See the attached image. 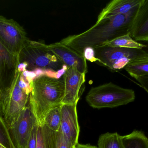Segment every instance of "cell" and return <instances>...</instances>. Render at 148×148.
I'll return each mask as SVG.
<instances>
[{
  "label": "cell",
  "mask_w": 148,
  "mask_h": 148,
  "mask_svg": "<svg viewBox=\"0 0 148 148\" xmlns=\"http://www.w3.org/2000/svg\"><path fill=\"white\" fill-rule=\"evenodd\" d=\"M0 148H16L3 118L0 119Z\"/></svg>",
  "instance_id": "obj_21"
},
{
  "label": "cell",
  "mask_w": 148,
  "mask_h": 148,
  "mask_svg": "<svg viewBox=\"0 0 148 148\" xmlns=\"http://www.w3.org/2000/svg\"><path fill=\"white\" fill-rule=\"evenodd\" d=\"M77 105L62 103L61 121L59 131L75 147L78 143L80 133Z\"/></svg>",
  "instance_id": "obj_10"
},
{
  "label": "cell",
  "mask_w": 148,
  "mask_h": 148,
  "mask_svg": "<svg viewBox=\"0 0 148 148\" xmlns=\"http://www.w3.org/2000/svg\"><path fill=\"white\" fill-rule=\"evenodd\" d=\"M125 148H148V139L142 131L135 130L122 136Z\"/></svg>",
  "instance_id": "obj_17"
},
{
  "label": "cell",
  "mask_w": 148,
  "mask_h": 148,
  "mask_svg": "<svg viewBox=\"0 0 148 148\" xmlns=\"http://www.w3.org/2000/svg\"><path fill=\"white\" fill-rule=\"evenodd\" d=\"M56 132L46 125H38L36 148H56Z\"/></svg>",
  "instance_id": "obj_15"
},
{
  "label": "cell",
  "mask_w": 148,
  "mask_h": 148,
  "mask_svg": "<svg viewBox=\"0 0 148 148\" xmlns=\"http://www.w3.org/2000/svg\"><path fill=\"white\" fill-rule=\"evenodd\" d=\"M75 148H97L96 146H92L89 144H81L77 143Z\"/></svg>",
  "instance_id": "obj_27"
},
{
  "label": "cell",
  "mask_w": 148,
  "mask_h": 148,
  "mask_svg": "<svg viewBox=\"0 0 148 148\" xmlns=\"http://www.w3.org/2000/svg\"><path fill=\"white\" fill-rule=\"evenodd\" d=\"M18 61L19 63L26 65L27 71L41 69L57 72L64 65L48 45L29 39L18 55Z\"/></svg>",
  "instance_id": "obj_3"
},
{
  "label": "cell",
  "mask_w": 148,
  "mask_h": 148,
  "mask_svg": "<svg viewBox=\"0 0 148 148\" xmlns=\"http://www.w3.org/2000/svg\"><path fill=\"white\" fill-rule=\"evenodd\" d=\"M124 69L134 79L148 75V54L133 60L124 68Z\"/></svg>",
  "instance_id": "obj_16"
},
{
  "label": "cell",
  "mask_w": 148,
  "mask_h": 148,
  "mask_svg": "<svg viewBox=\"0 0 148 148\" xmlns=\"http://www.w3.org/2000/svg\"><path fill=\"white\" fill-rule=\"evenodd\" d=\"M102 45L137 49H143L146 47L144 44L134 40L130 34L119 36L114 40L104 43Z\"/></svg>",
  "instance_id": "obj_19"
},
{
  "label": "cell",
  "mask_w": 148,
  "mask_h": 148,
  "mask_svg": "<svg viewBox=\"0 0 148 148\" xmlns=\"http://www.w3.org/2000/svg\"><path fill=\"white\" fill-rule=\"evenodd\" d=\"M134 91L112 83H105L90 89L86 101L93 108L116 107L127 105L135 100Z\"/></svg>",
  "instance_id": "obj_4"
},
{
  "label": "cell",
  "mask_w": 148,
  "mask_h": 148,
  "mask_svg": "<svg viewBox=\"0 0 148 148\" xmlns=\"http://www.w3.org/2000/svg\"><path fill=\"white\" fill-rule=\"evenodd\" d=\"M61 121V105L48 112L44 119V125L54 132H59Z\"/></svg>",
  "instance_id": "obj_20"
},
{
  "label": "cell",
  "mask_w": 148,
  "mask_h": 148,
  "mask_svg": "<svg viewBox=\"0 0 148 148\" xmlns=\"http://www.w3.org/2000/svg\"><path fill=\"white\" fill-rule=\"evenodd\" d=\"M7 100L6 97L0 94V119L3 118Z\"/></svg>",
  "instance_id": "obj_26"
},
{
  "label": "cell",
  "mask_w": 148,
  "mask_h": 148,
  "mask_svg": "<svg viewBox=\"0 0 148 148\" xmlns=\"http://www.w3.org/2000/svg\"><path fill=\"white\" fill-rule=\"evenodd\" d=\"M139 85L148 94V75L143 76L135 78Z\"/></svg>",
  "instance_id": "obj_25"
},
{
  "label": "cell",
  "mask_w": 148,
  "mask_h": 148,
  "mask_svg": "<svg viewBox=\"0 0 148 148\" xmlns=\"http://www.w3.org/2000/svg\"><path fill=\"white\" fill-rule=\"evenodd\" d=\"M130 35L136 41L148 42V0H142L132 23Z\"/></svg>",
  "instance_id": "obj_13"
},
{
  "label": "cell",
  "mask_w": 148,
  "mask_h": 148,
  "mask_svg": "<svg viewBox=\"0 0 148 148\" xmlns=\"http://www.w3.org/2000/svg\"><path fill=\"white\" fill-rule=\"evenodd\" d=\"M97 148H125L122 136L117 133H107L99 136Z\"/></svg>",
  "instance_id": "obj_18"
},
{
  "label": "cell",
  "mask_w": 148,
  "mask_h": 148,
  "mask_svg": "<svg viewBox=\"0 0 148 148\" xmlns=\"http://www.w3.org/2000/svg\"><path fill=\"white\" fill-rule=\"evenodd\" d=\"M100 63L114 72L124 68L133 60L145 56L148 53L143 49H130L102 45L94 48Z\"/></svg>",
  "instance_id": "obj_5"
},
{
  "label": "cell",
  "mask_w": 148,
  "mask_h": 148,
  "mask_svg": "<svg viewBox=\"0 0 148 148\" xmlns=\"http://www.w3.org/2000/svg\"><path fill=\"white\" fill-rule=\"evenodd\" d=\"M30 94V91L19 85L16 75L8 97L3 118L8 128L16 120L20 113L27 104Z\"/></svg>",
  "instance_id": "obj_9"
},
{
  "label": "cell",
  "mask_w": 148,
  "mask_h": 148,
  "mask_svg": "<svg viewBox=\"0 0 148 148\" xmlns=\"http://www.w3.org/2000/svg\"><path fill=\"white\" fill-rule=\"evenodd\" d=\"M30 86L29 102L38 125L42 126L48 112L61 105L65 85L61 80L42 76L33 80Z\"/></svg>",
  "instance_id": "obj_2"
},
{
  "label": "cell",
  "mask_w": 148,
  "mask_h": 148,
  "mask_svg": "<svg viewBox=\"0 0 148 148\" xmlns=\"http://www.w3.org/2000/svg\"><path fill=\"white\" fill-rule=\"evenodd\" d=\"M62 81L65 85V96L62 103L77 104L80 89L85 81V74L79 72L75 67H68Z\"/></svg>",
  "instance_id": "obj_11"
},
{
  "label": "cell",
  "mask_w": 148,
  "mask_h": 148,
  "mask_svg": "<svg viewBox=\"0 0 148 148\" xmlns=\"http://www.w3.org/2000/svg\"><path fill=\"white\" fill-rule=\"evenodd\" d=\"M75 148V146L67 140L60 132H56V148Z\"/></svg>",
  "instance_id": "obj_22"
},
{
  "label": "cell",
  "mask_w": 148,
  "mask_h": 148,
  "mask_svg": "<svg viewBox=\"0 0 148 148\" xmlns=\"http://www.w3.org/2000/svg\"><path fill=\"white\" fill-rule=\"evenodd\" d=\"M136 13L105 17L97 21L95 25L84 32L69 36L59 42L83 55L84 50L87 47H96L119 36L130 34Z\"/></svg>",
  "instance_id": "obj_1"
},
{
  "label": "cell",
  "mask_w": 148,
  "mask_h": 148,
  "mask_svg": "<svg viewBox=\"0 0 148 148\" xmlns=\"http://www.w3.org/2000/svg\"><path fill=\"white\" fill-rule=\"evenodd\" d=\"M18 56L0 42V94L8 99L17 74Z\"/></svg>",
  "instance_id": "obj_8"
},
{
  "label": "cell",
  "mask_w": 148,
  "mask_h": 148,
  "mask_svg": "<svg viewBox=\"0 0 148 148\" xmlns=\"http://www.w3.org/2000/svg\"><path fill=\"white\" fill-rule=\"evenodd\" d=\"M141 2L142 0H113L103 9L97 21L110 16L136 13Z\"/></svg>",
  "instance_id": "obj_14"
},
{
  "label": "cell",
  "mask_w": 148,
  "mask_h": 148,
  "mask_svg": "<svg viewBox=\"0 0 148 148\" xmlns=\"http://www.w3.org/2000/svg\"><path fill=\"white\" fill-rule=\"evenodd\" d=\"M28 39L24 29L17 22L0 16V42L8 50L18 56Z\"/></svg>",
  "instance_id": "obj_6"
},
{
  "label": "cell",
  "mask_w": 148,
  "mask_h": 148,
  "mask_svg": "<svg viewBox=\"0 0 148 148\" xmlns=\"http://www.w3.org/2000/svg\"><path fill=\"white\" fill-rule=\"evenodd\" d=\"M37 123L32 110L30 102L22 110L19 117L8 131L12 141L16 148H26L31 133Z\"/></svg>",
  "instance_id": "obj_7"
},
{
  "label": "cell",
  "mask_w": 148,
  "mask_h": 148,
  "mask_svg": "<svg viewBox=\"0 0 148 148\" xmlns=\"http://www.w3.org/2000/svg\"><path fill=\"white\" fill-rule=\"evenodd\" d=\"M83 55L86 60H88L90 62L98 61V60L96 57L95 52L94 48L91 47L85 48L84 50Z\"/></svg>",
  "instance_id": "obj_23"
},
{
  "label": "cell",
  "mask_w": 148,
  "mask_h": 148,
  "mask_svg": "<svg viewBox=\"0 0 148 148\" xmlns=\"http://www.w3.org/2000/svg\"><path fill=\"white\" fill-rule=\"evenodd\" d=\"M38 125L36 124L34 127L26 148H36Z\"/></svg>",
  "instance_id": "obj_24"
},
{
  "label": "cell",
  "mask_w": 148,
  "mask_h": 148,
  "mask_svg": "<svg viewBox=\"0 0 148 148\" xmlns=\"http://www.w3.org/2000/svg\"><path fill=\"white\" fill-rule=\"evenodd\" d=\"M48 47L64 65L75 67L85 74L88 72L87 62L83 56L59 42L48 45Z\"/></svg>",
  "instance_id": "obj_12"
}]
</instances>
